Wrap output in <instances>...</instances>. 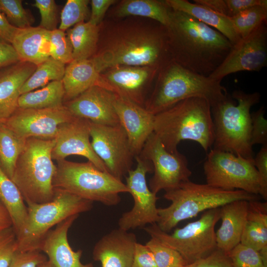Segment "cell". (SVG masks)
Segmentation results:
<instances>
[{
    "mask_svg": "<svg viewBox=\"0 0 267 267\" xmlns=\"http://www.w3.org/2000/svg\"><path fill=\"white\" fill-rule=\"evenodd\" d=\"M47 260V257L39 250L17 251L8 267H37Z\"/></svg>",
    "mask_w": 267,
    "mask_h": 267,
    "instance_id": "cell-46",
    "label": "cell"
},
{
    "mask_svg": "<svg viewBox=\"0 0 267 267\" xmlns=\"http://www.w3.org/2000/svg\"><path fill=\"white\" fill-rule=\"evenodd\" d=\"M37 267H54L48 259L39 264Z\"/></svg>",
    "mask_w": 267,
    "mask_h": 267,
    "instance_id": "cell-53",
    "label": "cell"
},
{
    "mask_svg": "<svg viewBox=\"0 0 267 267\" xmlns=\"http://www.w3.org/2000/svg\"><path fill=\"white\" fill-rule=\"evenodd\" d=\"M65 64L50 57L37 66L20 90V95L41 87L54 81H62Z\"/></svg>",
    "mask_w": 267,
    "mask_h": 267,
    "instance_id": "cell-34",
    "label": "cell"
},
{
    "mask_svg": "<svg viewBox=\"0 0 267 267\" xmlns=\"http://www.w3.org/2000/svg\"><path fill=\"white\" fill-rule=\"evenodd\" d=\"M26 142V139L18 136L3 122L0 123V164L2 170L11 179Z\"/></svg>",
    "mask_w": 267,
    "mask_h": 267,
    "instance_id": "cell-33",
    "label": "cell"
},
{
    "mask_svg": "<svg viewBox=\"0 0 267 267\" xmlns=\"http://www.w3.org/2000/svg\"><path fill=\"white\" fill-rule=\"evenodd\" d=\"M159 70L148 66H118L100 74L104 88L143 106L146 87Z\"/></svg>",
    "mask_w": 267,
    "mask_h": 267,
    "instance_id": "cell-19",
    "label": "cell"
},
{
    "mask_svg": "<svg viewBox=\"0 0 267 267\" xmlns=\"http://www.w3.org/2000/svg\"><path fill=\"white\" fill-rule=\"evenodd\" d=\"M79 215L70 217L50 230L42 242L40 251L44 252L54 267H94L81 262L83 251H75L68 240V232Z\"/></svg>",
    "mask_w": 267,
    "mask_h": 267,
    "instance_id": "cell-22",
    "label": "cell"
},
{
    "mask_svg": "<svg viewBox=\"0 0 267 267\" xmlns=\"http://www.w3.org/2000/svg\"><path fill=\"white\" fill-rule=\"evenodd\" d=\"M91 147L107 172L122 180L132 169L134 158L127 134L120 125L106 126L89 121Z\"/></svg>",
    "mask_w": 267,
    "mask_h": 267,
    "instance_id": "cell-14",
    "label": "cell"
},
{
    "mask_svg": "<svg viewBox=\"0 0 267 267\" xmlns=\"http://www.w3.org/2000/svg\"><path fill=\"white\" fill-rule=\"evenodd\" d=\"M0 12L18 29L31 27L35 22L33 15L24 8L21 0H0Z\"/></svg>",
    "mask_w": 267,
    "mask_h": 267,
    "instance_id": "cell-37",
    "label": "cell"
},
{
    "mask_svg": "<svg viewBox=\"0 0 267 267\" xmlns=\"http://www.w3.org/2000/svg\"><path fill=\"white\" fill-rule=\"evenodd\" d=\"M136 243L134 233L114 229L96 243L93 259L100 262L101 267H132Z\"/></svg>",
    "mask_w": 267,
    "mask_h": 267,
    "instance_id": "cell-21",
    "label": "cell"
},
{
    "mask_svg": "<svg viewBox=\"0 0 267 267\" xmlns=\"http://www.w3.org/2000/svg\"><path fill=\"white\" fill-rule=\"evenodd\" d=\"M228 18H231L250 7L267 4V0H194Z\"/></svg>",
    "mask_w": 267,
    "mask_h": 267,
    "instance_id": "cell-36",
    "label": "cell"
},
{
    "mask_svg": "<svg viewBox=\"0 0 267 267\" xmlns=\"http://www.w3.org/2000/svg\"><path fill=\"white\" fill-rule=\"evenodd\" d=\"M102 81L90 58L73 60L66 66L62 80L64 99L70 100L94 86H101Z\"/></svg>",
    "mask_w": 267,
    "mask_h": 267,
    "instance_id": "cell-26",
    "label": "cell"
},
{
    "mask_svg": "<svg viewBox=\"0 0 267 267\" xmlns=\"http://www.w3.org/2000/svg\"><path fill=\"white\" fill-rule=\"evenodd\" d=\"M52 184L62 190L91 202L113 206L121 201L120 194L129 193L126 184L92 163L57 161Z\"/></svg>",
    "mask_w": 267,
    "mask_h": 267,
    "instance_id": "cell-8",
    "label": "cell"
},
{
    "mask_svg": "<svg viewBox=\"0 0 267 267\" xmlns=\"http://www.w3.org/2000/svg\"><path fill=\"white\" fill-rule=\"evenodd\" d=\"M185 267H232L227 254L217 249L209 256L198 259Z\"/></svg>",
    "mask_w": 267,
    "mask_h": 267,
    "instance_id": "cell-47",
    "label": "cell"
},
{
    "mask_svg": "<svg viewBox=\"0 0 267 267\" xmlns=\"http://www.w3.org/2000/svg\"><path fill=\"white\" fill-rule=\"evenodd\" d=\"M50 34L40 26L18 29L11 44L21 61L37 66L50 57Z\"/></svg>",
    "mask_w": 267,
    "mask_h": 267,
    "instance_id": "cell-25",
    "label": "cell"
},
{
    "mask_svg": "<svg viewBox=\"0 0 267 267\" xmlns=\"http://www.w3.org/2000/svg\"><path fill=\"white\" fill-rule=\"evenodd\" d=\"M114 106L119 124L128 136L131 150L135 157L138 156L153 133L154 115L144 107L117 93Z\"/></svg>",
    "mask_w": 267,
    "mask_h": 267,
    "instance_id": "cell-20",
    "label": "cell"
},
{
    "mask_svg": "<svg viewBox=\"0 0 267 267\" xmlns=\"http://www.w3.org/2000/svg\"><path fill=\"white\" fill-rule=\"evenodd\" d=\"M18 29L12 26L4 15L0 12V42L11 44Z\"/></svg>",
    "mask_w": 267,
    "mask_h": 267,
    "instance_id": "cell-51",
    "label": "cell"
},
{
    "mask_svg": "<svg viewBox=\"0 0 267 267\" xmlns=\"http://www.w3.org/2000/svg\"><path fill=\"white\" fill-rule=\"evenodd\" d=\"M89 137V121L75 117L60 126L54 138L52 159L59 161L65 160L69 155H80L86 158L98 169L108 172L103 162L94 152Z\"/></svg>",
    "mask_w": 267,
    "mask_h": 267,
    "instance_id": "cell-17",
    "label": "cell"
},
{
    "mask_svg": "<svg viewBox=\"0 0 267 267\" xmlns=\"http://www.w3.org/2000/svg\"><path fill=\"white\" fill-rule=\"evenodd\" d=\"M153 133L170 152L178 151L184 140L195 141L207 151L214 139L210 103L200 97L178 102L154 115Z\"/></svg>",
    "mask_w": 267,
    "mask_h": 267,
    "instance_id": "cell-2",
    "label": "cell"
},
{
    "mask_svg": "<svg viewBox=\"0 0 267 267\" xmlns=\"http://www.w3.org/2000/svg\"><path fill=\"white\" fill-rule=\"evenodd\" d=\"M54 190L52 201L27 205L28 218L23 233L17 238V251H40L42 242L52 227L92 208L91 201L64 190Z\"/></svg>",
    "mask_w": 267,
    "mask_h": 267,
    "instance_id": "cell-9",
    "label": "cell"
},
{
    "mask_svg": "<svg viewBox=\"0 0 267 267\" xmlns=\"http://www.w3.org/2000/svg\"><path fill=\"white\" fill-rule=\"evenodd\" d=\"M137 164L134 170L129 171L126 186L134 199L132 209L124 213L118 221L119 228L126 231L156 223L159 219L156 201L157 195L148 187L146 175L153 171L151 163L138 155L135 157Z\"/></svg>",
    "mask_w": 267,
    "mask_h": 267,
    "instance_id": "cell-13",
    "label": "cell"
},
{
    "mask_svg": "<svg viewBox=\"0 0 267 267\" xmlns=\"http://www.w3.org/2000/svg\"><path fill=\"white\" fill-rule=\"evenodd\" d=\"M171 8L165 0H126L116 11L118 17L140 16L151 18L167 29L171 24Z\"/></svg>",
    "mask_w": 267,
    "mask_h": 267,
    "instance_id": "cell-30",
    "label": "cell"
},
{
    "mask_svg": "<svg viewBox=\"0 0 267 267\" xmlns=\"http://www.w3.org/2000/svg\"><path fill=\"white\" fill-rule=\"evenodd\" d=\"M158 73L155 87L144 107L154 115L189 98H204L211 106L228 94L221 82L192 72L172 60Z\"/></svg>",
    "mask_w": 267,
    "mask_h": 267,
    "instance_id": "cell-5",
    "label": "cell"
},
{
    "mask_svg": "<svg viewBox=\"0 0 267 267\" xmlns=\"http://www.w3.org/2000/svg\"><path fill=\"white\" fill-rule=\"evenodd\" d=\"M229 19L240 38H245L263 23L267 22V4L250 7Z\"/></svg>",
    "mask_w": 267,
    "mask_h": 267,
    "instance_id": "cell-35",
    "label": "cell"
},
{
    "mask_svg": "<svg viewBox=\"0 0 267 267\" xmlns=\"http://www.w3.org/2000/svg\"><path fill=\"white\" fill-rule=\"evenodd\" d=\"M65 92L62 81H54L42 89L21 94L18 108H52L63 105Z\"/></svg>",
    "mask_w": 267,
    "mask_h": 267,
    "instance_id": "cell-32",
    "label": "cell"
},
{
    "mask_svg": "<svg viewBox=\"0 0 267 267\" xmlns=\"http://www.w3.org/2000/svg\"><path fill=\"white\" fill-rule=\"evenodd\" d=\"M55 139L31 137L17 161L12 180L27 205L52 201L54 196L52 180L56 166L51 153Z\"/></svg>",
    "mask_w": 267,
    "mask_h": 267,
    "instance_id": "cell-7",
    "label": "cell"
},
{
    "mask_svg": "<svg viewBox=\"0 0 267 267\" xmlns=\"http://www.w3.org/2000/svg\"><path fill=\"white\" fill-rule=\"evenodd\" d=\"M19 61L21 60L13 46L0 42V70Z\"/></svg>",
    "mask_w": 267,
    "mask_h": 267,
    "instance_id": "cell-50",
    "label": "cell"
},
{
    "mask_svg": "<svg viewBox=\"0 0 267 267\" xmlns=\"http://www.w3.org/2000/svg\"><path fill=\"white\" fill-rule=\"evenodd\" d=\"M254 165L257 170L260 180L259 195L266 201L267 200V144L262 147L255 157Z\"/></svg>",
    "mask_w": 267,
    "mask_h": 267,
    "instance_id": "cell-45",
    "label": "cell"
},
{
    "mask_svg": "<svg viewBox=\"0 0 267 267\" xmlns=\"http://www.w3.org/2000/svg\"><path fill=\"white\" fill-rule=\"evenodd\" d=\"M116 93L99 86H94L69 100L65 106L75 117L90 122L115 126L119 124L114 108Z\"/></svg>",
    "mask_w": 267,
    "mask_h": 267,
    "instance_id": "cell-18",
    "label": "cell"
},
{
    "mask_svg": "<svg viewBox=\"0 0 267 267\" xmlns=\"http://www.w3.org/2000/svg\"><path fill=\"white\" fill-rule=\"evenodd\" d=\"M220 220V208L204 212L197 220L172 234L161 230L156 223L145 231L163 245L178 251L188 264L209 256L217 249L215 227Z\"/></svg>",
    "mask_w": 267,
    "mask_h": 267,
    "instance_id": "cell-10",
    "label": "cell"
},
{
    "mask_svg": "<svg viewBox=\"0 0 267 267\" xmlns=\"http://www.w3.org/2000/svg\"><path fill=\"white\" fill-rule=\"evenodd\" d=\"M232 267H267L259 251L238 244L228 254Z\"/></svg>",
    "mask_w": 267,
    "mask_h": 267,
    "instance_id": "cell-41",
    "label": "cell"
},
{
    "mask_svg": "<svg viewBox=\"0 0 267 267\" xmlns=\"http://www.w3.org/2000/svg\"><path fill=\"white\" fill-rule=\"evenodd\" d=\"M89 0H68L60 14L58 29L65 31L72 26L85 21L89 14Z\"/></svg>",
    "mask_w": 267,
    "mask_h": 267,
    "instance_id": "cell-39",
    "label": "cell"
},
{
    "mask_svg": "<svg viewBox=\"0 0 267 267\" xmlns=\"http://www.w3.org/2000/svg\"><path fill=\"white\" fill-rule=\"evenodd\" d=\"M12 226L11 218L7 210L0 201V230Z\"/></svg>",
    "mask_w": 267,
    "mask_h": 267,
    "instance_id": "cell-52",
    "label": "cell"
},
{
    "mask_svg": "<svg viewBox=\"0 0 267 267\" xmlns=\"http://www.w3.org/2000/svg\"><path fill=\"white\" fill-rule=\"evenodd\" d=\"M49 41L50 57L65 64L73 60L72 45L65 31H50Z\"/></svg>",
    "mask_w": 267,
    "mask_h": 267,
    "instance_id": "cell-40",
    "label": "cell"
},
{
    "mask_svg": "<svg viewBox=\"0 0 267 267\" xmlns=\"http://www.w3.org/2000/svg\"><path fill=\"white\" fill-rule=\"evenodd\" d=\"M249 201L235 200L220 207L222 223L216 232L217 247L227 255L240 243L247 218Z\"/></svg>",
    "mask_w": 267,
    "mask_h": 267,
    "instance_id": "cell-24",
    "label": "cell"
},
{
    "mask_svg": "<svg viewBox=\"0 0 267 267\" xmlns=\"http://www.w3.org/2000/svg\"><path fill=\"white\" fill-rule=\"evenodd\" d=\"M167 30L171 59L204 76L208 77L222 64L233 45L218 31L172 8Z\"/></svg>",
    "mask_w": 267,
    "mask_h": 267,
    "instance_id": "cell-1",
    "label": "cell"
},
{
    "mask_svg": "<svg viewBox=\"0 0 267 267\" xmlns=\"http://www.w3.org/2000/svg\"><path fill=\"white\" fill-rule=\"evenodd\" d=\"M139 156L153 166L154 175L149 187L156 195L162 190L167 191L178 187L189 180L192 175L186 156L178 151H168L154 133L147 139Z\"/></svg>",
    "mask_w": 267,
    "mask_h": 267,
    "instance_id": "cell-12",
    "label": "cell"
},
{
    "mask_svg": "<svg viewBox=\"0 0 267 267\" xmlns=\"http://www.w3.org/2000/svg\"><path fill=\"white\" fill-rule=\"evenodd\" d=\"M267 65V22L241 38L222 64L208 77L221 82L225 76L240 71L259 72Z\"/></svg>",
    "mask_w": 267,
    "mask_h": 267,
    "instance_id": "cell-15",
    "label": "cell"
},
{
    "mask_svg": "<svg viewBox=\"0 0 267 267\" xmlns=\"http://www.w3.org/2000/svg\"><path fill=\"white\" fill-rule=\"evenodd\" d=\"M152 253L157 267H185L188 265L176 250L151 238L145 244Z\"/></svg>",
    "mask_w": 267,
    "mask_h": 267,
    "instance_id": "cell-38",
    "label": "cell"
},
{
    "mask_svg": "<svg viewBox=\"0 0 267 267\" xmlns=\"http://www.w3.org/2000/svg\"><path fill=\"white\" fill-rule=\"evenodd\" d=\"M0 201L8 213L18 238L23 232L28 218L27 206L15 183L5 174L0 164Z\"/></svg>",
    "mask_w": 267,
    "mask_h": 267,
    "instance_id": "cell-29",
    "label": "cell"
},
{
    "mask_svg": "<svg viewBox=\"0 0 267 267\" xmlns=\"http://www.w3.org/2000/svg\"><path fill=\"white\" fill-rule=\"evenodd\" d=\"M98 26L82 22L67 30L72 47L73 60L91 58L95 53L99 37Z\"/></svg>",
    "mask_w": 267,
    "mask_h": 267,
    "instance_id": "cell-31",
    "label": "cell"
},
{
    "mask_svg": "<svg viewBox=\"0 0 267 267\" xmlns=\"http://www.w3.org/2000/svg\"><path fill=\"white\" fill-rule=\"evenodd\" d=\"M115 1L114 0H91V11L89 21L93 25L98 26L109 7Z\"/></svg>",
    "mask_w": 267,
    "mask_h": 267,
    "instance_id": "cell-49",
    "label": "cell"
},
{
    "mask_svg": "<svg viewBox=\"0 0 267 267\" xmlns=\"http://www.w3.org/2000/svg\"><path fill=\"white\" fill-rule=\"evenodd\" d=\"M240 243L258 251L267 248V202L249 201Z\"/></svg>",
    "mask_w": 267,
    "mask_h": 267,
    "instance_id": "cell-28",
    "label": "cell"
},
{
    "mask_svg": "<svg viewBox=\"0 0 267 267\" xmlns=\"http://www.w3.org/2000/svg\"><path fill=\"white\" fill-rule=\"evenodd\" d=\"M17 249V238L13 227L0 230V267H8Z\"/></svg>",
    "mask_w": 267,
    "mask_h": 267,
    "instance_id": "cell-42",
    "label": "cell"
},
{
    "mask_svg": "<svg viewBox=\"0 0 267 267\" xmlns=\"http://www.w3.org/2000/svg\"><path fill=\"white\" fill-rule=\"evenodd\" d=\"M101 74L118 66H148L160 69L171 60L167 28L132 31L113 38L91 58Z\"/></svg>",
    "mask_w": 267,
    "mask_h": 267,
    "instance_id": "cell-3",
    "label": "cell"
},
{
    "mask_svg": "<svg viewBox=\"0 0 267 267\" xmlns=\"http://www.w3.org/2000/svg\"><path fill=\"white\" fill-rule=\"evenodd\" d=\"M261 94L234 90L224 99L211 106L214 129L213 148L246 159H253L251 143L250 110Z\"/></svg>",
    "mask_w": 267,
    "mask_h": 267,
    "instance_id": "cell-4",
    "label": "cell"
},
{
    "mask_svg": "<svg viewBox=\"0 0 267 267\" xmlns=\"http://www.w3.org/2000/svg\"><path fill=\"white\" fill-rule=\"evenodd\" d=\"M163 197L171 204L166 208H158L159 219L156 224L161 230L168 233L180 222L201 212L220 208L235 200H259V195L243 190H224L190 179L165 191Z\"/></svg>",
    "mask_w": 267,
    "mask_h": 267,
    "instance_id": "cell-6",
    "label": "cell"
},
{
    "mask_svg": "<svg viewBox=\"0 0 267 267\" xmlns=\"http://www.w3.org/2000/svg\"><path fill=\"white\" fill-rule=\"evenodd\" d=\"M132 267H157L152 253L145 245L136 243Z\"/></svg>",
    "mask_w": 267,
    "mask_h": 267,
    "instance_id": "cell-48",
    "label": "cell"
},
{
    "mask_svg": "<svg viewBox=\"0 0 267 267\" xmlns=\"http://www.w3.org/2000/svg\"><path fill=\"white\" fill-rule=\"evenodd\" d=\"M36 67L33 63L21 61L0 70V123L18 109L20 89Z\"/></svg>",
    "mask_w": 267,
    "mask_h": 267,
    "instance_id": "cell-23",
    "label": "cell"
},
{
    "mask_svg": "<svg viewBox=\"0 0 267 267\" xmlns=\"http://www.w3.org/2000/svg\"><path fill=\"white\" fill-rule=\"evenodd\" d=\"M67 107L18 108L3 123L20 137L54 139L62 124L74 118Z\"/></svg>",
    "mask_w": 267,
    "mask_h": 267,
    "instance_id": "cell-16",
    "label": "cell"
},
{
    "mask_svg": "<svg viewBox=\"0 0 267 267\" xmlns=\"http://www.w3.org/2000/svg\"><path fill=\"white\" fill-rule=\"evenodd\" d=\"M33 5L40 13L41 21L39 26L48 31L57 29L58 9L55 0H35Z\"/></svg>",
    "mask_w": 267,
    "mask_h": 267,
    "instance_id": "cell-43",
    "label": "cell"
},
{
    "mask_svg": "<svg viewBox=\"0 0 267 267\" xmlns=\"http://www.w3.org/2000/svg\"><path fill=\"white\" fill-rule=\"evenodd\" d=\"M172 9L187 13L226 37L232 45L241 39L229 19L203 5L187 0H166Z\"/></svg>",
    "mask_w": 267,
    "mask_h": 267,
    "instance_id": "cell-27",
    "label": "cell"
},
{
    "mask_svg": "<svg viewBox=\"0 0 267 267\" xmlns=\"http://www.w3.org/2000/svg\"><path fill=\"white\" fill-rule=\"evenodd\" d=\"M265 110L264 106L251 113V143L267 144V121L265 118Z\"/></svg>",
    "mask_w": 267,
    "mask_h": 267,
    "instance_id": "cell-44",
    "label": "cell"
},
{
    "mask_svg": "<svg viewBox=\"0 0 267 267\" xmlns=\"http://www.w3.org/2000/svg\"><path fill=\"white\" fill-rule=\"evenodd\" d=\"M204 172L207 184L211 186L259 195L260 180L254 159L213 148L204 164Z\"/></svg>",
    "mask_w": 267,
    "mask_h": 267,
    "instance_id": "cell-11",
    "label": "cell"
}]
</instances>
